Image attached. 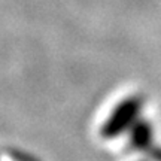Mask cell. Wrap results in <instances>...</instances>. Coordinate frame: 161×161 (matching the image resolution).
<instances>
[{
  "mask_svg": "<svg viewBox=\"0 0 161 161\" xmlns=\"http://www.w3.org/2000/svg\"><path fill=\"white\" fill-rule=\"evenodd\" d=\"M145 100L142 96L133 94L122 98L119 103L112 109L108 118L100 127V134L103 139H115L124 133L133 130V127L142 119Z\"/></svg>",
  "mask_w": 161,
  "mask_h": 161,
  "instance_id": "6da1fadb",
  "label": "cell"
}]
</instances>
